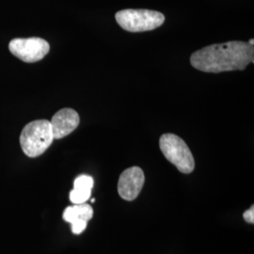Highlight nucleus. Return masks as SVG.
I'll return each mask as SVG.
<instances>
[{
    "instance_id": "obj_6",
    "label": "nucleus",
    "mask_w": 254,
    "mask_h": 254,
    "mask_svg": "<svg viewBox=\"0 0 254 254\" xmlns=\"http://www.w3.org/2000/svg\"><path fill=\"white\" fill-rule=\"evenodd\" d=\"M145 176L139 167H132L121 174L118 182V192L124 200L132 201L136 199L143 188Z\"/></svg>"
},
{
    "instance_id": "obj_8",
    "label": "nucleus",
    "mask_w": 254,
    "mask_h": 254,
    "mask_svg": "<svg viewBox=\"0 0 254 254\" xmlns=\"http://www.w3.org/2000/svg\"><path fill=\"white\" fill-rule=\"evenodd\" d=\"M93 217V209L88 203L74 204L64 210L63 218L71 224L73 235H80L85 231L88 221Z\"/></svg>"
},
{
    "instance_id": "obj_4",
    "label": "nucleus",
    "mask_w": 254,
    "mask_h": 254,
    "mask_svg": "<svg viewBox=\"0 0 254 254\" xmlns=\"http://www.w3.org/2000/svg\"><path fill=\"white\" fill-rule=\"evenodd\" d=\"M159 147L164 156L173 164L179 172L191 173L195 169V160L190 149L180 136L164 134L159 139Z\"/></svg>"
},
{
    "instance_id": "obj_9",
    "label": "nucleus",
    "mask_w": 254,
    "mask_h": 254,
    "mask_svg": "<svg viewBox=\"0 0 254 254\" xmlns=\"http://www.w3.org/2000/svg\"><path fill=\"white\" fill-rule=\"evenodd\" d=\"M93 184V178L90 175L82 174L76 177L73 182V190L70 191V200L73 204L85 203L91 198Z\"/></svg>"
},
{
    "instance_id": "obj_11",
    "label": "nucleus",
    "mask_w": 254,
    "mask_h": 254,
    "mask_svg": "<svg viewBox=\"0 0 254 254\" xmlns=\"http://www.w3.org/2000/svg\"><path fill=\"white\" fill-rule=\"evenodd\" d=\"M248 44H249V45H250V46H254V39H252V40H250V41H249V43H248Z\"/></svg>"
},
{
    "instance_id": "obj_7",
    "label": "nucleus",
    "mask_w": 254,
    "mask_h": 254,
    "mask_svg": "<svg viewBox=\"0 0 254 254\" xmlns=\"http://www.w3.org/2000/svg\"><path fill=\"white\" fill-rule=\"evenodd\" d=\"M80 118L78 113L73 109L59 110L51 120V127L54 139H61L70 135L79 125Z\"/></svg>"
},
{
    "instance_id": "obj_1",
    "label": "nucleus",
    "mask_w": 254,
    "mask_h": 254,
    "mask_svg": "<svg viewBox=\"0 0 254 254\" xmlns=\"http://www.w3.org/2000/svg\"><path fill=\"white\" fill-rule=\"evenodd\" d=\"M254 62V46L241 41L205 46L195 51L190 57L191 65L205 73L242 71Z\"/></svg>"
},
{
    "instance_id": "obj_10",
    "label": "nucleus",
    "mask_w": 254,
    "mask_h": 254,
    "mask_svg": "<svg viewBox=\"0 0 254 254\" xmlns=\"http://www.w3.org/2000/svg\"><path fill=\"white\" fill-rule=\"evenodd\" d=\"M243 218L248 223L254 224V206L253 205L250 209H248L243 214Z\"/></svg>"
},
{
    "instance_id": "obj_5",
    "label": "nucleus",
    "mask_w": 254,
    "mask_h": 254,
    "mask_svg": "<svg viewBox=\"0 0 254 254\" xmlns=\"http://www.w3.org/2000/svg\"><path fill=\"white\" fill-rule=\"evenodd\" d=\"M9 52L27 64L42 61L50 51L46 40L39 37L16 38L9 42Z\"/></svg>"
},
{
    "instance_id": "obj_3",
    "label": "nucleus",
    "mask_w": 254,
    "mask_h": 254,
    "mask_svg": "<svg viewBox=\"0 0 254 254\" xmlns=\"http://www.w3.org/2000/svg\"><path fill=\"white\" fill-rule=\"evenodd\" d=\"M115 18L120 27L130 32L150 31L165 22L163 13L151 9H123L116 13Z\"/></svg>"
},
{
    "instance_id": "obj_2",
    "label": "nucleus",
    "mask_w": 254,
    "mask_h": 254,
    "mask_svg": "<svg viewBox=\"0 0 254 254\" xmlns=\"http://www.w3.org/2000/svg\"><path fill=\"white\" fill-rule=\"evenodd\" d=\"M54 136L51 123L36 120L28 123L20 135V145L28 157L34 158L44 154L53 143Z\"/></svg>"
}]
</instances>
